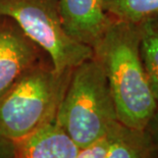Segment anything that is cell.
Here are the masks:
<instances>
[{"mask_svg":"<svg viewBox=\"0 0 158 158\" xmlns=\"http://www.w3.org/2000/svg\"><path fill=\"white\" fill-rule=\"evenodd\" d=\"M140 54L151 91L158 102V15L139 23Z\"/></svg>","mask_w":158,"mask_h":158,"instance_id":"9","label":"cell"},{"mask_svg":"<svg viewBox=\"0 0 158 158\" xmlns=\"http://www.w3.org/2000/svg\"><path fill=\"white\" fill-rule=\"evenodd\" d=\"M79 150L54 119L16 142L15 158H76Z\"/></svg>","mask_w":158,"mask_h":158,"instance_id":"7","label":"cell"},{"mask_svg":"<svg viewBox=\"0 0 158 158\" xmlns=\"http://www.w3.org/2000/svg\"><path fill=\"white\" fill-rule=\"evenodd\" d=\"M0 16L12 19L45 52L58 73L72 72L94 57L90 46L68 34L58 0H0Z\"/></svg>","mask_w":158,"mask_h":158,"instance_id":"4","label":"cell"},{"mask_svg":"<svg viewBox=\"0 0 158 158\" xmlns=\"http://www.w3.org/2000/svg\"><path fill=\"white\" fill-rule=\"evenodd\" d=\"M45 60V52L16 23L0 16V96L21 77Z\"/></svg>","mask_w":158,"mask_h":158,"instance_id":"5","label":"cell"},{"mask_svg":"<svg viewBox=\"0 0 158 158\" xmlns=\"http://www.w3.org/2000/svg\"><path fill=\"white\" fill-rule=\"evenodd\" d=\"M109 146V135L101 138L91 145L81 148L76 158H105Z\"/></svg>","mask_w":158,"mask_h":158,"instance_id":"11","label":"cell"},{"mask_svg":"<svg viewBox=\"0 0 158 158\" xmlns=\"http://www.w3.org/2000/svg\"><path fill=\"white\" fill-rule=\"evenodd\" d=\"M109 84L117 120L135 130H146L158 108L140 54L139 25L113 19L93 47Z\"/></svg>","mask_w":158,"mask_h":158,"instance_id":"1","label":"cell"},{"mask_svg":"<svg viewBox=\"0 0 158 158\" xmlns=\"http://www.w3.org/2000/svg\"><path fill=\"white\" fill-rule=\"evenodd\" d=\"M146 130L149 133L154 146H155L156 150L158 151V108L156 110V112L154 113V115L152 116V118L150 119Z\"/></svg>","mask_w":158,"mask_h":158,"instance_id":"13","label":"cell"},{"mask_svg":"<svg viewBox=\"0 0 158 158\" xmlns=\"http://www.w3.org/2000/svg\"><path fill=\"white\" fill-rule=\"evenodd\" d=\"M72 72L45 60L23 73L0 96V134L16 143L54 120Z\"/></svg>","mask_w":158,"mask_h":158,"instance_id":"3","label":"cell"},{"mask_svg":"<svg viewBox=\"0 0 158 158\" xmlns=\"http://www.w3.org/2000/svg\"><path fill=\"white\" fill-rule=\"evenodd\" d=\"M108 135L105 158H156L158 151L147 130L131 129L118 122Z\"/></svg>","mask_w":158,"mask_h":158,"instance_id":"8","label":"cell"},{"mask_svg":"<svg viewBox=\"0 0 158 158\" xmlns=\"http://www.w3.org/2000/svg\"><path fill=\"white\" fill-rule=\"evenodd\" d=\"M55 122L80 149L105 137L118 123L106 75L94 57L73 69Z\"/></svg>","mask_w":158,"mask_h":158,"instance_id":"2","label":"cell"},{"mask_svg":"<svg viewBox=\"0 0 158 158\" xmlns=\"http://www.w3.org/2000/svg\"><path fill=\"white\" fill-rule=\"evenodd\" d=\"M68 34L93 48L114 19L104 8V0H58Z\"/></svg>","mask_w":158,"mask_h":158,"instance_id":"6","label":"cell"},{"mask_svg":"<svg viewBox=\"0 0 158 158\" xmlns=\"http://www.w3.org/2000/svg\"><path fill=\"white\" fill-rule=\"evenodd\" d=\"M104 8L114 19L139 25L158 15V0H104Z\"/></svg>","mask_w":158,"mask_h":158,"instance_id":"10","label":"cell"},{"mask_svg":"<svg viewBox=\"0 0 158 158\" xmlns=\"http://www.w3.org/2000/svg\"><path fill=\"white\" fill-rule=\"evenodd\" d=\"M15 142L0 134V158H15Z\"/></svg>","mask_w":158,"mask_h":158,"instance_id":"12","label":"cell"}]
</instances>
